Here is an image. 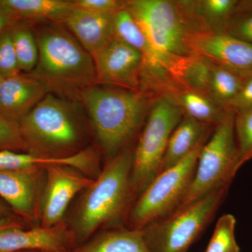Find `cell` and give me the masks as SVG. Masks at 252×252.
<instances>
[{
    "mask_svg": "<svg viewBox=\"0 0 252 252\" xmlns=\"http://www.w3.org/2000/svg\"><path fill=\"white\" fill-rule=\"evenodd\" d=\"M115 15L97 14L75 8L63 25L93 57L115 36Z\"/></svg>",
    "mask_w": 252,
    "mask_h": 252,
    "instance_id": "2e32d148",
    "label": "cell"
},
{
    "mask_svg": "<svg viewBox=\"0 0 252 252\" xmlns=\"http://www.w3.org/2000/svg\"><path fill=\"white\" fill-rule=\"evenodd\" d=\"M234 124L241 167L252 159V108L235 114Z\"/></svg>",
    "mask_w": 252,
    "mask_h": 252,
    "instance_id": "4316f807",
    "label": "cell"
},
{
    "mask_svg": "<svg viewBox=\"0 0 252 252\" xmlns=\"http://www.w3.org/2000/svg\"><path fill=\"white\" fill-rule=\"evenodd\" d=\"M44 170L45 184L40 199L41 225L50 228L63 223L72 199L89 188L94 180L68 165H49Z\"/></svg>",
    "mask_w": 252,
    "mask_h": 252,
    "instance_id": "8fae6325",
    "label": "cell"
},
{
    "mask_svg": "<svg viewBox=\"0 0 252 252\" xmlns=\"http://www.w3.org/2000/svg\"><path fill=\"white\" fill-rule=\"evenodd\" d=\"M49 92L44 83L29 74L4 78L0 86V115L19 123Z\"/></svg>",
    "mask_w": 252,
    "mask_h": 252,
    "instance_id": "9a60e30c",
    "label": "cell"
},
{
    "mask_svg": "<svg viewBox=\"0 0 252 252\" xmlns=\"http://www.w3.org/2000/svg\"><path fill=\"white\" fill-rule=\"evenodd\" d=\"M213 66V63L203 56H192L186 64L179 85L208 95Z\"/></svg>",
    "mask_w": 252,
    "mask_h": 252,
    "instance_id": "cb8c5ba5",
    "label": "cell"
},
{
    "mask_svg": "<svg viewBox=\"0 0 252 252\" xmlns=\"http://www.w3.org/2000/svg\"><path fill=\"white\" fill-rule=\"evenodd\" d=\"M77 103L49 92L19 122L23 140L31 154L41 157H69L83 140L84 122Z\"/></svg>",
    "mask_w": 252,
    "mask_h": 252,
    "instance_id": "277c9868",
    "label": "cell"
},
{
    "mask_svg": "<svg viewBox=\"0 0 252 252\" xmlns=\"http://www.w3.org/2000/svg\"><path fill=\"white\" fill-rule=\"evenodd\" d=\"M192 51L220 67L248 78L252 75V44L225 32H201L193 36Z\"/></svg>",
    "mask_w": 252,
    "mask_h": 252,
    "instance_id": "7c38bea8",
    "label": "cell"
},
{
    "mask_svg": "<svg viewBox=\"0 0 252 252\" xmlns=\"http://www.w3.org/2000/svg\"><path fill=\"white\" fill-rule=\"evenodd\" d=\"M3 79H4V77L0 75V86H1V83H2Z\"/></svg>",
    "mask_w": 252,
    "mask_h": 252,
    "instance_id": "e575fe53",
    "label": "cell"
},
{
    "mask_svg": "<svg viewBox=\"0 0 252 252\" xmlns=\"http://www.w3.org/2000/svg\"><path fill=\"white\" fill-rule=\"evenodd\" d=\"M158 97L147 91L97 84L79 93L96 138L109 159L127 149L143 127Z\"/></svg>",
    "mask_w": 252,
    "mask_h": 252,
    "instance_id": "6da1fadb",
    "label": "cell"
},
{
    "mask_svg": "<svg viewBox=\"0 0 252 252\" xmlns=\"http://www.w3.org/2000/svg\"><path fill=\"white\" fill-rule=\"evenodd\" d=\"M214 128V126L183 116L170 135L160 172L179 163L198 146L205 143Z\"/></svg>",
    "mask_w": 252,
    "mask_h": 252,
    "instance_id": "e0dca14e",
    "label": "cell"
},
{
    "mask_svg": "<svg viewBox=\"0 0 252 252\" xmlns=\"http://www.w3.org/2000/svg\"><path fill=\"white\" fill-rule=\"evenodd\" d=\"M133 150L127 148L109 159L84 190L75 220L76 234L86 240L102 227L120 220L134 196L131 183Z\"/></svg>",
    "mask_w": 252,
    "mask_h": 252,
    "instance_id": "5b68a950",
    "label": "cell"
},
{
    "mask_svg": "<svg viewBox=\"0 0 252 252\" xmlns=\"http://www.w3.org/2000/svg\"></svg>",
    "mask_w": 252,
    "mask_h": 252,
    "instance_id": "d590c367",
    "label": "cell"
},
{
    "mask_svg": "<svg viewBox=\"0 0 252 252\" xmlns=\"http://www.w3.org/2000/svg\"><path fill=\"white\" fill-rule=\"evenodd\" d=\"M127 0H74L78 9L106 15L117 14L126 9Z\"/></svg>",
    "mask_w": 252,
    "mask_h": 252,
    "instance_id": "f546056e",
    "label": "cell"
},
{
    "mask_svg": "<svg viewBox=\"0 0 252 252\" xmlns=\"http://www.w3.org/2000/svg\"><path fill=\"white\" fill-rule=\"evenodd\" d=\"M183 116L167 97L159 96L154 101L133 150L131 183L134 195L138 196L160 173L170 135Z\"/></svg>",
    "mask_w": 252,
    "mask_h": 252,
    "instance_id": "ba28073f",
    "label": "cell"
},
{
    "mask_svg": "<svg viewBox=\"0 0 252 252\" xmlns=\"http://www.w3.org/2000/svg\"><path fill=\"white\" fill-rule=\"evenodd\" d=\"M14 23L7 13L0 6V34Z\"/></svg>",
    "mask_w": 252,
    "mask_h": 252,
    "instance_id": "1f68e13d",
    "label": "cell"
},
{
    "mask_svg": "<svg viewBox=\"0 0 252 252\" xmlns=\"http://www.w3.org/2000/svg\"><path fill=\"white\" fill-rule=\"evenodd\" d=\"M236 219L225 214L219 219L205 252H240L236 238Z\"/></svg>",
    "mask_w": 252,
    "mask_h": 252,
    "instance_id": "d4e9b609",
    "label": "cell"
},
{
    "mask_svg": "<svg viewBox=\"0 0 252 252\" xmlns=\"http://www.w3.org/2000/svg\"><path fill=\"white\" fill-rule=\"evenodd\" d=\"M10 30L20 69L21 72L31 74L39 59V48L34 32L26 22L15 23Z\"/></svg>",
    "mask_w": 252,
    "mask_h": 252,
    "instance_id": "603a6c76",
    "label": "cell"
},
{
    "mask_svg": "<svg viewBox=\"0 0 252 252\" xmlns=\"http://www.w3.org/2000/svg\"><path fill=\"white\" fill-rule=\"evenodd\" d=\"M228 189H220L142 229L152 252H187L213 220Z\"/></svg>",
    "mask_w": 252,
    "mask_h": 252,
    "instance_id": "52a82bcc",
    "label": "cell"
},
{
    "mask_svg": "<svg viewBox=\"0 0 252 252\" xmlns=\"http://www.w3.org/2000/svg\"><path fill=\"white\" fill-rule=\"evenodd\" d=\"M246 79L233 71L214 64L209 86V97L217 105L226 109L241 90Z\"/></svg>",
    "mask_w": 252,
    "mask_h": 252,
    "instance_id": "7402d4cb",
    "label": "cell"
},
{
    "mask_svg": "<svg viewBox=\"0 0 252 252\" xmlns=\"http://www.w3.org/2000/svg\"><path fill=\"white\" fill-rule=\"evenodd\" d=\"M28 150L19 123L0 115V151Z\"/></svg>",
    "mask_w": 252,
    "mask_h": 252,
    "instance_id": "f1b7e54d",
    "label": "cell"
},
{
    "mask_svg": "<svg viewBox=\"0 0 252 252\" xmlns=\"http://www.w3.org/2000/svg\"><path fill=\"white\" fill-rule=\"evenodd\" d=\"M72 235L63 223L28 230L11 225L0 230V252H66Z\"/></svg>",
    "mask_w": 252,
    "mask_h": 252,
    "instance_id": "4fadbf2b",
    "label": "cell"
},
{
    "mask_svg": "<svg viewBox=\"0 0 252 252\" xmlns=\"http://www.w3.org/2000/svg\"><path fill=\"white\" fill-rule=\"evenodd\" d=\"M238 0H193L189 6L204 32H220L234 13Z\"/></svg>",
    "mask_w": 252,
    "mask_h": 252,
    "instance_id": "44dd1931",
    "label": "cell"
},
{
    "mask_svg": "<svg viewBox=\"0 0 252 252\" xmlns=\"http://www.w3.org/2000/svg\"><path fill=\"white\" fill-rule=\"evenodd\" d=\"M11 214V209L4 200L0 198V218L9 217Z\"/></svg>",
    "mask_w": 252,
    "mask_h": 252,
    "instance_id": "d6a6232c",
    "label": "cell"
},
{
    "mask_svg": "<svg viewBox=\"0 0 252 252\" xmlns=\"http://www.w3.org/2000/svg\"><path fill=\"white\" fill-rule=\"evenodd\" d=\"M10 28L0 34V75L4 78L21 73Z\"/></svg>",
    "mask_w": 252,
    "mask_h": 252,
    "instance_id": "83f0119b",
    "label": "cell"
},
{
    "mask_svg": "<svg viewBox=\"0 0 252 252\" xmlns=\"http://www.w3.org/2000/svg\"><path fill=\"white\" fill-rule=\"evenodd\" d=\"M39 59L31 75L49 88L51 92L79 94L95 84L92 56L61 23L51 22L34 32Z\"/></svg>",
    "mask_w": 252,
    "mask_h": 252,
    "instance_id": "3957f363",
    "label": "cell"
},
{
    "mask_svg": "<svg viewBox=\"0 0 252 252\" xmlns=\"http://www.w3.org/2000/svg\"><path fill=\"white\" fill-rule=\"evenodd\" d=\"M0 6L14 23L42 20L61 24L76 8L69 0H0Z\"/></svg>",
    "mask_w": 252,
    "mask_h": 252,
    "instance_id": "ac0fdd59",
    "label": "cell"
},
{
    "mask_svg": "<svg viewBox=\"0 0 252 252\" xmlns=\"http://www.w3.org/2000/svg\"><path fill=\"white\" fill-rule=\"evenodd\" d=\"M250 108H252V75L247 78L241 90L226 109L236 114Z\"/></svg>",
    "mask_w": 252,
    "mask_h": 252,
    "instance_id": "4dcf8cb0",
    "label": "cell"
},
{
    "mask_svg": "<svg viewBox=\"0 0 252 252\" xmlns=\"http://www.w3.org/2000/svg\"><path fill=\"white\" fill-rule=\"evenodd\" d=\"M72 252H152L143 230L119 228L104 232Z\"/></svg>",
    "mask_w": 252,
    "mask_h": 252,
    "instance_id": "ffe728a7",
    "label": "cell"
},
{
    "mask_svg": "<svg viewBox=\"0 0 252 252\" xmlns=\"http://www.w3.org/2000/svg\"><path fill=\"white\" fill-rule=\"evenodd\" d=\"M220 32L252 44V0L238 1L234 13Z\"/></svg>",
    "mask_w": 252,
    "mask_h": 252,
    "instance_id": "484cf974",
    "label": "cell"
},
{
    "mask_svg": "<svg viewBox=\"0 0 252 252\" xmlns=\"http://www.w3.org/2000/svg\"><path fill=\"white\" fill-rule=\"evenodd\" d=\"M234 122L235 113L228 110L203 144L193 179L180 207L216 190L229 189L240 168Z\"/></svg>",
    "mask_w": 252,
    "mask_h": 252,
    "instance_id": "8992f818",
    "label": "cell"
},
{
    "mask_svg": "<svg viewBox=\"0 0 252 252\" xmlns=\"http://www.w3.org/2000/svg\"><path fill=\"white\" fill-rule=\"evenodd\" d=\"M93 59L95 84L141 91L144 62L140 51L114 36Z\"/></svg>",
    "mask_w": 252,
    "mask_h": 252,
    "instance_id": "30bf717a",
    "label": "cell"
},
{
    "mask_svg": "<svg viewBox=\"0 0 252 252\" xmlns=\"http://www.w3.org/2000/svg\"><path fill=\"white\" fill-rule=\"evenodd\" d=\"M204 144L179 163L160 172L137 196L129 215L130 228L143 229L180 207L193 179Z\"/></svg>",
    "mask_w": 252,
    "mask_h": 252,
    "instance_id": "9c48e42d",
    "label": "cell"
},
{
    "mask_svg": "<svg viewBox=\"0 0 252 252\" xmlns=\"http://www.w3.org/2000/svg\"><path fill=\"white\" fill-rule=\"evenodd\" d=\"M44 169L0 170V198L26 219L35 217Z\"/></svg>",
    "mask_w": 252,
    "mask_h": 252,
    "instance_id": "5bb4252c",
    "label": "cell"
},
{
    "mask_svg": "<svg viewBox=\"0 0 252 252\" xmlns=\"http://www.w3.org/2000/svg\"><path fill=\"white\" fill-rule=\"evenodd\" d=\"M126 9L133 16L144 35L175 82L180 80L192 51V39L204 32L192 12L189 1L127 0Z\"/></svg>",
    "mask_w": 252,
    "mask_h": 252,
    "instance_id": "7a4b0ae2",
    "label": "cell"
},
{
    "mask_svg": "<svg viewBox=\"0 0 252 252\" xmlns=\"http://www.w3.org/2000/svg\"><path fill=\"white\" fill-rule=\"evenodd\" d=\"M183 112L184 116L215 127L228 110L220 107L207 94L180 85L173 86L163 94Z\"/></svg>",
    "mask_w": 252,
    "mask_h": 252,
    "instance_id": "d6986e66",
    "label": "cell"
},
{
    "mask_svg": "<svg viewBox=\"0 0 252 252\" xmlns=\"http://www.w3.org/2000/svg\"><path fill=\"white\" fill-rule=\"evenodd\" d=\"M18 225L16 221L11 220L10 217L6 218H0V230L7 228L11 225Z\"/></svg>",
    "mask_w": 252,
    "mask_h": 252,
    "instance_id": "836d02e7",
    "label": "cell"
}]
</instances>
